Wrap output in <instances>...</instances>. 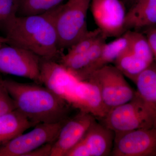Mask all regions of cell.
I'll return each instance as SVG.
<instances>
[{
  "instance_id": "18",
  "label": "cell",
  "mask_w": 156,
  "mask_h": 156,
  "mask_svg": "<svg viewBox=\"0 0 156 156\" xmlns=\"http://www.w3.org/2000/svg\"><path fill=\"white\" fill-rule=\"evenodd\" d=\"M114 63L124 76L134 82L140 73L153 63L132 52L128 47L117 57Z\"/></svg>"
},
{
  "instance_id": "6",
  "label": "cell",
  "mask_w": 156,
  "mask_h": 156,
  "mask_svg": "<svg viewBox=\"0 0 156 156\" xmlns=\"http://www.w3.org/2000/svg\"><path fill=\"white\" fill-rule=\"evenodd\" d=\"M41 58L35 54L9 44L0 46V73L29 79L41 83Z\"/></svg>"
},
{
  "instance_id": "20",
  "label": "cell",
  "mask_w": 156,
  "mask_h": 156,
  "mask_svg": "<svg viewBox=\"0 0 156 156\" xmlns=\"http://www.w3.org/2000/svg\"><path fill=\"white\" fill-rule=\"evenodd\" d=\"M66 0H19L17 16L45 14L63 4Z\"/></svg>"
},
{
  "instance_id": "9",
  "label": "cell",
  "mask_w": 156,
  "mask_h": 156,
  "mask_svg": "<svg viewBox=\"0 0 156 156\" xmlns=\"http://www.w3.org/2000/svg\"><path fill=\"white\" fill-rule=\"evenodd\" d=\"M90 6L95 23L105 36H117L125 30L127 12L122 1L91 0Z\"/></svg>"
},
{
  "instance_id": "13",
  "label": "cell",
  "mask_w": 156,
  "mask_h": 156,
  "mask_svg": "<svg viewBox=\"0 0 156 156\" xmlns=\"http://www.w3.org/2000/svg\"><path fill=\"white\" fill-rule=\"evenodd\" d=\"M114 137L113 131L95 122L80 141L89 156H105L111 154Z\"/></svg>"
},
{
  "instance_id": "1",
  "label": "cell",
  "mask_w": 156,
  "mask_h": 156,
  "mask_svg": "<svg viewBox=\"0 0 156 156\" xmlns=\"http://www.w3.org/2000/svg\"><path fill=\"white\" fill-rule=\"evenodd\" d=\"M3 33L7 44L29 50L42 59L58 62L62 56L53 10L39 15L16 16Z\"/></svg>"
},
{
  "instance_id": "22",
  "label": "cell",
  "mask_w": 156,
  "mask_h": 156,
  "mask_svg": "<svg viewBox=\"0 0 156 156\" xmlns=\"http://www.w3.org/2000/svg\"><path fill=\"white\" fill-rule=\"evenodd\" d=\"M19 0H0V30L3 32L17 16Z\"/></svg>"
},
{
  "instance_id": "17",
  "label": "cell",
  "mask_w": 156,
  "mask_h": 156,
  "mask_svg": "<svg viewBox=\"0 0 156 156\" xmlns=\"http://www.w3.org/2000/svg\"><path fill=\"white\" fill-rule=\"evenodd\" d=\"M17 110L0 115V146L36 126Z\"/></svg>"
},
{
  "instance_id": "16",
  "label": "cell",
  "mask_w": 156,
  "mask_h": 156,
  "mask_svg": "<svg viewBox=\"0 0 156 156\" xmlns=\"http://www.w3.org/2000/svg\"><path fill=\"white\" fill-rule=\"evenodd\" d=\"M156 23V0H140L129 9L125 21V30Z\"/></svg>"
},
{
  "instance_id": "5",
  "label": "cell",
  "mask_w": 156,
  "mask_h": 156,
  "mask_svg": "<svg viewBox=\"0 0 156 156\" xmlns=\"http://www.w3.org/2000/svg\"><path fill=\"white\" fill-rule=\"evenodd\" d=\"M95 84L109 111L132 99L135 92L115 66L107 65L93 72L86 81Z\"/></svg>"
},
{
  "instance_id": "26",
  "label": "cell",
  "mask_w": 156,
  "mask_h": 156,
  "mask_svg": "<svg viewBox=\"0 0 156 156\" xmlns=\"http://www.w3.org/2000/svg\"><path fill=\"white\" fill-rule=\"evenodd\" d=\"M140 0H124L123 3L124 4V2H125L128 5L130 6V9L131 7L135 5L136 3L138 2Z\"/></svg>"
},
{
  "instance_id": "19",
  "label": "cell",
  "mask_w": 156,
  "mask_h": 156,
  "mask_svg": "<svg viewBox=\"0 0 156 156\" xmlns=\"http://www.w3.org/2000/svg\"><path fill=\"white\" fill-rule=\"evenodd\" d=\"M134 83L136 93L156 112V64L153 63L140 73Z\"/></svg>"
},
{
  "instance_id": "11",
  "label": "cell",
  "mask_w": 156,
  "mask_h": 156,
  "mask_svg": "<svg viewBox=\"0 0 156 156\" xmlns=\"http://www.w3.org/2000/svg\"><path fill=\"white\" fill-rule=\"evenodd\" d=\"M78 81L58 62L41 58V84L52 90L67 103Z\"/></svg>"
},
{
  "instance_id": "25",
  "label": "cell",
  "mask_w": 156,
  "mask_h": 156,
  "mask_svg": "<svg viewBox=\"0 0 156 156\" xmlns=\"http://www.w3.org/2000/svg\"><path fill=\"white\" fill-rule=\"evenodd\" d=\"M147 38L153 53L154 58L156 61V29L149 31L148 32Z\"/></svg>"
},
{
  "instance_id": "10",
  "label": "cell",
  "mask_w": 156,
  "mask_h": 156,
  "mask_svg": "<svg viewBox=\"0 0 156 156\" xmlns=\"http://www.w3.org/2000/svg\"><path fill=\"white\" fill-rule=\"evenodd\" d=\"M95 122L94 116L81 111L75 115L67 118L52 144L50 156H66Z\"/></svg>"
},
{
  "instance_id": "8",
  "label": "cell",
  "mask_w": 156,
  "mask_h": 156,
  "mask_svg": "<svg viewBox=\"0 0 156 156\" xmlns=\"http://www.w3.org/2000/svg\"><path fill=\"white\" fill-rule=\"evenodd\" d=\"M114 156H156V128L115 133Z\"/></svg>"
},
{
  "instance_id": "7",
  "label": "cell",
  "mask_w": 156,
  "mask_h": 156,
  "mask_svg": "<svg viewBox=\"0 0 156 156\" xmlns=\"http://www.w3.org/2000/svg\"><path fill=\"white\" fill-rule=\"evenodd\" d=\"M65 120L56 123H39L31 131L15 136L0 146V156H25L42 146L53 142Z\"/></svg>"
},
{
  "instance_id": "14",
  "label": "cell",
  "mask_w": 156,
  "mask_h": 156,
  "mask_svg": "<svg viewBox=\"0 0 156 156\" xmlns=\"http://www.w3.org/2000/svg\"><path fill=\"white\" fill-rule=\"evenodd\" d=\"M106 38L101 35L90 49L84 53L73 55L62 54L58 62L75 77L96 60L106 43Z\"/></svg>"
},
{
  "instance_id": "27",
  "label": "cell",
  "mask_w": 156,
  "mask_h": 156,
  "mask_svg": "<svg viewBox=\"0 0 156 156\" xmlns=\"http://www.w3.org/2000/svg\"><path fill=\"white\" fill-rule=\"evenodd\" d=\"M5 43L7 44V40H6V38L5 36H0V46Z\"/></svg>"
},
{
  "instance_id": "21",
  "label": "cell",
  "mask_w": 156,
  "mask_h": 156,
  "mask_svg": "<svg viewBox=\"0 0 156 156\" xmlns=\"http://www.w3.org/2000/svg\"><path fill=\"white\" fill-rule=\"evenodd\" d=\"M102 34H103L98 28L89 31L83 38L67 49L66 54L73 55L86 52L90 49Z\"/></svg>"
},
{
  "instance_id": "3",
  "label": "cell",
  "mask_w": 156,
  "mask_h": 156,
  "mask_svg": "<svg viewBox=\"0 0 156 156\" xmlns=\"http://www.w3.org/2000/svg\"><path fill=\"white\" fill-rule=\"evenodd\" d=\"M91 0H67L53 9L60 50L68 49L89 31L87 15Z\"/></svg>"
},
{
  "instance_id": "24",
  "label": "cell",
  "mask_w": 156,
  "mask_h": 156,
  "mask_svg": "<svg viewBox=\"0 0 156 156\" xmlns=\"http://www.w3.org/2000/svg\"><path fill=\"white\" fill-rule=\"evenodd\" d=\"M53 143L47 144L38 148L30 153L27 156H50Z\"/></svg>"
},
{
  "instance_id": "2",
  "label": "cell",
  "mask_w": 156,
  "mask_h": 156,
  "mask_svg": "<svg viewBox=\"0 0 156 156\" xmlns=\"http://www.w3.org/2000/svg\"><path fill=\"white\" fill-rule=\"evenodd\" d=\"M16 110L27 119L39 123H56L69 117L71 106L52 90L36 83L4 79Z\"/></svg>"
},
{
  "instance_id": "23",
  "label": "cell",
  "mask_w": 156,
  "mask_h": 156,
  "mask_svg": "<svg viewBox=\"0 0 156 156\" xmlns=\"http://www.w3.org/2000/svg\"><path fill=\"white\" fill-rule=\"evenodd\" d=\"M16 109L15 104L6 88L4 79L0 77V115Z\"/></svg>"
},
{
  "instance_id": "12",
  "label": "cell",
  "mask_w": 156,
  "mask_h": 156,
  "mask_svg": "<svg viewBox=\"0 0 156 156\" xmlns=\"http://www.w3.org/2000/svg\"><path fill=\"white\" fill-rule=\"evenodd\" d=\"M68 103L73 108L89 113L95 118L101 119L109 111L104 102L98 87L87 81L77 82Z\"/></svg>"
},
{
  "instance_id": "4",
  "label": "cell",
  "mask_w": 156,
  "mask_h": 156,
  "mask_svg": "<svg viewBox=\"0 0 156 156\" xmlns=\"http://www.w3.org/2000/svg\"><path fill=\"white\" fill-rule=\"evenodd\" d=\"M102 119L114 133L156 128V112L136 92L132 99L111 109Z\"/></svg>"
},
{
  "instance_id": "15",
  "label": "cell",
  "mask_w": 156,
  "mask_h": 156,
  "mask_svg": "<svg viewBox=\"0 0 156 156\" xmlns=\"http://www.w3.org/2000/svg\"><path fill=\"white\" fill-rule=\"evenodd\" d=\"M129 41L126 34L115 41L106 43L101 53L91 66L80 73L75 77L79 81H85L93 72L114 62L117 57L128 48Z\"/></svg>"
}]
</instances>
